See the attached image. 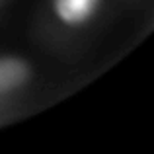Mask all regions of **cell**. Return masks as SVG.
Masks as SVG:
<instances>
[{
  "mask_svg": "<svg viewBox=\"0 0 154 154\" xmlns=\"http://www.w3.org/2000/svg\"><path fill=\"white\" fill-rule=\"evenodd\" d=\"M113 0H41L31 20V37L60 59H74L107 22Z\"/></svg>",
  "mask_w": 154,
  "mask_h": 154,
  "instance_id": "obj_1",
  "label": "cell"
},
{
  "mask_svg": "<svg viewBox=\"0 0 154 154\" xmlns=\"http://www.w3.org/2000/svg\"><path fill=\"white\" fill-rule=\"evenodd\" d=\"M63 90L68 88L53 84L31 57L0 53V127L51 105L63 98Z\"/></svg>",
  "mask_w": 154,
  "mask_h": 154,
  "instance_id": "obj_2",
  "label": "cell"
},
{
  "mask_svg": "<svg viewBox=\"0 0 154 154\" xmlns=\"http://www.w3.org/2000/svg\"><path fill=\"white\" fill-rule=\"evenodd\" d=\"M113 2H121V4H139L140 0H113Z\"/></svg>",
  "mask_w": 154,
  "mask_h": 154,
  "instance_id": "obj_3",
  "label": "cell"
},
{
  "mask_svg": "<svg viewBox=\"0 0 154 154\" xmlns=\"http://www.w3.org/2000/svg\"><path fill=\"white\" fill-rule=\"evenodd\" d=\"M8 2H10V0H0V10H2V8H4V6H6V4H8Z\"/></svg>",
  "mask_w": 154,
  "mask_h": 154,
  "instance_id": "obj_4",
  "label": "cell"
}]
</instances>
